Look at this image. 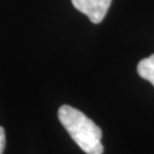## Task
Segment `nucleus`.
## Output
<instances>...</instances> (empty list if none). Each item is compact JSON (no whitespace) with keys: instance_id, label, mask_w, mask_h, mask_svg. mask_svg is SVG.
<instances>
[{"instance_id":"f257e3e1","label":"nucleus","mask_w":154,"mask_h":154,"mask_svg":"<svg viewBox=\"0 0 154 154\" xmlns=\"http://www.w3.org/2000/svg\"><path fill=\"white\" fill-rule=\"evenodd\" d=\"M58 119L78 146L87 154H103V132L95 122L81 111L70 105L58 109Z\"/></svg>"},{"instance_id":"f03ea898","label":"nucleus","mask_w":154,"mask_h":154,"mask_svg":"<svg viewBox=\"0 0 154 154\" xmlns=\"http://www.w3.org/2000/svg\"><path fill=\"white\" fill-rule=\"evenodd\" d=\"M75 9L89 17L93 23L97 24L104 20L112 0H71Z\"/></svg>"},{"instance_id":"7ed1b4c3","label":"nucleus","mask_w":154,"mask_h":154,"mask_svg":"<svg viewBox=\"0 0 154 154\" xmlns=\"http://www.w3.org/2000/svg\"><path fill=\"white\" fill-rule=\"evenodd\" d=\"M137 72L140 77L154 86V54L138 63Z\"/></svg>"},{"instance_id":"20e7f679","label":"nucleus","mask_w":154,"mask_h":154,"mask_svg":"<svg viewBox=\"0 0 154 154\" xmlns=\"http://www.w3.org/2000/svg\"><path fill=\"white\" fill-rule=\"evenodd\" d=\"M6 145V135H5V129L0 126V154L4 153Z\"/></svg>"}]
</instances>
